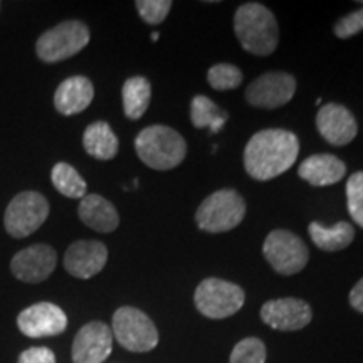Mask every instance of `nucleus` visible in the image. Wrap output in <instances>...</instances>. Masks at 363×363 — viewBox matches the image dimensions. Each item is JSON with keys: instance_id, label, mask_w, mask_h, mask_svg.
<instances>
[{"instance_id": "3", "label": "nucleus", "mask_w": 363, "mask_h": 363, "mask_svg": "<svg viewBox=\"0 0 363 363\" xmlns=\"http://www.w3.org/2000/svg\"><path fill=\"white\" fill-rule=\"evenodd\" d=\"M136 155L153 170H172L187 155V143L179 131L165 125L142 130L135 138Z\"/></svg>"}, {"instance_id": "30", "label": "nucleus", "mask_w": 363, "mask_h": 363, "mask_svg": "<svg viewBox=\"0 0 363 363\" xmlns=\"http://www.w3.org/2000/svg\"><path fill=\"white\" fill-rule=\"evenodd\" d=\"M17 363H56V355L48 347H33L21 353Z\"/></svg>"}, {"instance_id": "18", "label": "nucleus", "mask_w": 363, "mask_h": 363, "mask_svg": "<svg viewBox=\"0 0 363 363\" xmlns=\"http://www.w3.org/2000/svg\"><path fill=\"white\" fill-rule=\"evenodd\" d=\"M347 174V165L338 157L330 153H318L308 157L299 165L298 175L313 187H326L340 182Z\"/></svg>"}, {"instance_id": "16", "label": "nucleus", "mask_w": 363, "mask_h": 363, "mask_svg": "<svg viewBox=\"0 0 363 363\" xmlns=\"http://www.w3.org/2000/svg\"><path fill=\"white\" fill-rule=\"evenodd\" d=\"M108 249L99 240H76L65 254V269L79 279H89L103 271Z\"/></svg>"}, {"instance_id": "29", "label": "nucleus", "mask_w": 363, "mask_h": 363, "mask_svg": "<svg viewBox=\"0 0 363 363\" xmlns=\"http://www.w3.org/2000/svg\"><path fill=\"white\" fill-rule=\"evenodd\" d=\"M363 30V7L348 13L335 24V35L338 39H350Z\"/></svg>"}, {"instance_id": "26", "label": "nucleus", "mask_w": 363, "mask_h": 363, "mask_svg": "<svg viewBox=\"0 0 363 363\" xmlns=\"http://www.w3.org/2000/svg\"><path fill=\"white\" fill-rule=\"evenodd\" d=\"M229 363H266V347L259 338H244L235 345Z\"/></svg>"}, {"instance_id": "25", "label": "nucleus", "mask_w": 363, "mask_h": 363, "mask_svg": "<svg viewBox=\"0 0 363 363\" xmlns=\"http://www.w3.org/2000/svg\"><path fill=\"white\" fill-rule=\"evenodd\" d=\"M207 81L217 91L235 89L242 83V71L229 62H219L208 69Z\"/></svg>"}, {"instance_id": "11", "label": "nucleus", "mask_w": 363, "mask_h": 363, "mask_svg": "<svg viewBox=\"0 0 363 363\" xmlns=\"http://www.w3.org/2000/svg\"><path fill=\"white\" fill-rule=\"evenodd\" d=\"M17 326L29 338L56 337L67 328V316L57 305L43 301L21 311Z\"/></svg>"}, {"instance_id": "8", "label": "nucleus", "mask_w": 363, "mask_h": 363, "mask_svg": "<svg viewBox=\"0 0 363 363\" xmlns=\"http://www.w3.org/2000/svg\"><path fill=\"white\" fill-rule=\"evenodd\" d=\"M262 252L272 269L283 276L296 274L310 259L306 244L296 234L284 229H276L267 234Z\"/></svg>"}, {"instance_id": "32", "label": "nucleus", "mask_w": 363, "mask_h": 363, "mask_svg": "<svg viewBox=\"0 0 363 363\" xmlns=\"http://www.w3.org/2000/svg\"><path fill=\"white\" fill-rule=\"evenodd\" d=\"M152 40H153V43H157V40H158V33H153Z\"/></svg>"}, {"instance_id": "6", "label": "nucleus", "mask_w": 363, "mask_h": 363, "mask_svg": "<svg viewBox=\"0 0 363 363\" xmlns=\"http://www.w3.org/2000/svg\"><path fill=\"white\" fill-rule=\"evenodd\" d=\"M89 43V29L81 21H66L45 30L35 43L40 61L59 62L76 56Z\"/></svg>"}, {"instance_id": "1", "label": "nucleus", "mask_w": 363, "mask_h": 363, "mask_svg": "<svg viewBox=\"0 0 363 363\" xmlns=\"http://www.w3.org/2000/svg\"><path fill=\"white\" fill-rule=\"evenodd\" d=\"M299 155V140L288 130H262L244 148V167L252 179L266 182L288 172Z\"/></svg>"}, {"instance_id": "5", "label": "nucleus", "mask_w": 363, "mask_h": 363, "mask_svg": "<svg viewBox=\"0 0 363 363\" xmlns=\"http://www.w3.org/2000/svg\"><path fill=\"white\" fill-rule=\"evenodd\" d=\"M111 331L116 342L128 352H152L158 345V331L155 323L138 308H118L113 315Z\"/></svg>"}, {"instance_id": "21", "label": "nucleus", "mask_w": 363, "mask_h": 363, "mask_svg": "<svg viewBox=\"0 0 363 363\" xmlns=\"http://www.w3.org/2000/svg\"><path fill=\"white\" fill-rule=\"evenodd\" d=\"M308 233L313 242L316 244L321 251H342L348 247L355 239V230L348 222H337L333 227H325L320 222H311L308 227Z\"/></svg>"}, {"instance_id": "23", "label": "nucleus", "mask_w": 363, "mask_h": 363, "mask_svg": "<svg viewBox=\"0 0 363 363\" xmlns=\"http://www.w3.org/2000/svg\"><path fill=\"white\" fill-rule=\"evenodd\" d=\"M227 120H229L227 111L217 106L211 98L197 94L190 101V121L195 128H211L212 133H217Z\"/></svg>"}, {"instance_id": "20", "label": "nucleus", "mask_w": 363, "mask_h": 363, "mask_svg": "<svg viewBox=\"0 0 363 363\" xmlns=\"http://www.w3.org/2000/svg\"><path fill=\"white\" fill-rule=\"evenodd\" d=\"M83 147L86 153L96 160H113L116 157L120 143H118L115 131L106 121H96L84 130Z\"/></svg>"}, {"instance_id": "12", "label": "nucleus", "mask_w": 363, "mask_h": 363, "mask_svg": "<svg viewBox=\"0 0 363 363\" xmlns=\"http://www.w3.org/2000/svg\"><path fill=\"white\" fill-rule=\"evenodd\" d=\"M113 352V331L103 321H91L76 333L72 342V362L103 363Z\"/></svg>"}, {"instance_id": "28", "label": "nucleus", "mask_w": 363, "mask_h": 363, "mask_svg": "<svg viewBox=\"0 0 363 363\" xmlns=\"http://www.w3.org/2000/svg\"><path fill=\"white\" fill-rule=\"evenodd\" d=\"M140 17L150 26H158L169 16L172 2L170 0H138L135 4Z\"/></svg>"}, {"instance_id": "4", "label": "nucleus", "mask_w": 363, "mask_h": 363, "mask_svg": "<svg viewBox=\"0 0 363 363\" xmlns=\"http://www.w3.org/2000/svg\"><path fill=\"white\" fill-rule=\"evenodd\" d=\"M246 216V202L242 195L233 189H222L211 194L195 212L199 229L208 234L233 230Z\"/></svg>"}, {"instance_id": "22", "label": "nucleus", "mask_w": 363, "mask_h": 363, "mask_svg": "<svg viewBox=\"0 0 363 363\" xmlns=\"http://www.w3.org/2000/svg\"><path fill=\"white\" fill-rule=\"evenodd\" d=\"M123 111L130 120H140L148 110L152 99V84L143 76H133L123 84Z\"/></svg>"}, {"instance_id": "24", "label": "nucleus", "mask_w": 363, "mask_h": 363, "mask_svg": "<svg viewBox=\"0 0 363 363\" xmlns=\"http://www.w3.org/2000/svg\"><path fill=\"white\" fill-rule=\"evenodd\" d=\"M51 180L57 192L69 199H83L86 195V189H88L84 179L78 174V170L65 162L54 165Z\"/></svg>"}, {"instance_id": "17", "label": "nucleus", "mask_w": 363, "mask_h": 363, "mask_svg": "<svg viewBox=\"0 0 363 363\" xmlns=\"http://www.w3.org/2000/svg\"><path fill=\"white\" fill-rule=\"evenodd\" d=\"M94 98V86L86 76H72L57 86L54 106L65 116L78 115L89 106Z\"/></svg>"}, {"instance_id": "7", "label": "nucleus", "mask_w": 363, "mask_h": 363, "mask_svg": "<svg viewBox=\"0 0 363 363\" xmlns=\"http://www.w3.org/2000/svg\"><path fill=\"white\" fill-rule=\"evenodd\" d=\"M195 306L206 318L224 320L238 313L244 305V289L219 278H207L195 289Z\"/></svg>"}, {"instance_id": "15", "label": "nucleus", "mask_w": 363, "mask_h": 363, "mask_svg": "<svg viewBox=\"0 0 363 363\" xmlns=\"http://www.w3.org/2000/svg\"><path fill=\"white\" fill-rule=\"evenodd\" d=\"M316 126L320 135L333 147H345L353 142L358 133L355 116L348 108L338 103H326L316 115Z\"/></svg>"}, {"instance_id": "9", "label": "nucleus", "mask_w": 363, "mask_h": 363, "mask_svg": "<svg viewBox=\"0 0 363 363\" xmlns=\"http://www.w3.org/2000/svg\"><path fill=\"white\" fill-rule=\"evenodd\" d=\"M49 216V202L39 192H21L7 206L4 224L12 238L30 235L44 224Z\"/></svg>"}, {"instance_id": "14", "label": "nucleus", "mask_w": 363, "mask_h": 363, "mask_svg": "<svg viewBox=\"0 0 363 363\" xmlns=\"http://www.w3.org/2000/svg\"><path fill=\"white\" fill-rule=\"evenodd\" d=\"M262 321L279 331H296L310 325L313 313L306 301L298 298L271 299L261 308Z\"/></svg>"}, {"instance_id": "31", "label": "nucleus", "mask_w": 363, "mask_h": 363, "mask_svg": "<svg viewBox=\"0 0 363 363\" xmlns=\"http://www.w3.org/2000/svg\"><path fill=\"white\" fill-rule=\"evenodd\" d=\"M350 305L353 310L363 313V278L353 286L350 291Z\"/></svg>"}, {"instance_id": "2", "label": "nucleus", "mask_w": 363, "mask_h": 363, "mask_svg": "<svg viewBox=\"0 0 363 363\" xmlns=\"http://www.w3.org/2000/svg\"><path fill=\"white\" fill-rule=\"evenodd\" d=\"M234 30L244 51L254 56H269L278 48V22L269 9L262 4H242L235 11Z\"/></svg>"}, {"instance_id": "10", "label": "nucleus", "mask_w": 363, "mask_h": 363, "mask_svg": "<svg viewBox=\"0 0 363 363\" xmlns=\"http://www.w3.org/2000/svg\"><path fill=\"white\" fill-rule=\"evenodd\" d=\"M296 93V79L288 72H266L246 89V101L261 110H274L291 101Z\"/></svg>"}, {"instance_id": "19", "label": "nucleus", "mask_w": 363, "mask_h": 363, "mask_svg": "<svg viewBox=\"0 0 363 363\" xmlns=\"http://www.w3.org/2000/svg\"><path fill=\"white\" fill-rule=\"evenodd\" d=\"M78 216L89 229L96 233H113L120 224L115 206L98 194L84 195L78 207Z\"/></svg>"}, {"instance_id": "13", "label": "nucleus", "mask_w": 363, "mask_h": 363, "mask_svg": "<svg viewBox=\"0 0 363 363\" xmlns=\"http://www.w3.org/2000/svg\"><path fill=\"white\" fill-rule=\"evenodd\" d=\"M56 251L48 244H35L17 252L11 261V271L22 283H43L56 269Z\"/></svg>"}, {"instance_id": "27", "label": "nucleus", "mask_w": 363, "mask_h": 363, "mask_svg": "<svg viewBox=\"0 0 363 363\" xmlns=\"http://www.w3.org/2000/svg\"><path fill=\"white\" fill-rule=\"evenodd\" d=\"M347 202L353 222L363 229V172H355L347 182Z\"/></svg>"}]
</instances>
